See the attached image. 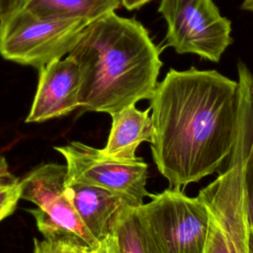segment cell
<instances>
[{
	"label": "cell",
	"instance_id": "cell-1",
	"mask_svg": "<svg viewBox=\"0 0 253 253\" xmlns=\"http://www.w3.org/2000/svg\"><path fill=\"white\" fill-rule=\"evenodd\" d=\"M151 153L170 188L214 173L236 142L240 90L216 70L170 69L151 97Z\"/></svg>",
	"mask_w": 253,
	"mask_h": 253
},
{
	"label": "cell",
	"instance_id": "cell-2",
	"mask_svg": "<svg viewBox=\"0 0 253 253\" xmlns=\"http://www.w3.org/2000/svg\"><path fill=\"white\" fill-rule=\"evenodd\" d=\"M68 55L80 71V108L109 115L150 100L162 66L143 25L115 12L92 21Z\"/></svg>",
	"mask_w": 253,
	"mask_h": 253
},
{
	"label": "cell",
	"instance_id": "cell-3",
	"mask_svg": "<svg viewBox=\"0 0 253 253\" xmlns=\"http://www.w3.org/2000/svg\"><path fill=\"white\" fill-rule=\"evenodd\" d=\"M90 23L83 18L41 17L19 9L0 20V55L40 70L69 54Z\"/></svg>",
	"mask_w": 253,
	"mask_h": 253
},
{
	"label": "cell",
	"instance_id": "cell-4",
	"mask_svg": "<svg viewBox=\"0 0 253 253\" xmlns=\"http://www.w3.org/2000/svg\"><path fill=\"white\" fill-rule=\"evenodd\" d=\"M66 165L42 163L21 182V199L34 203L29 210L43 238L65 239L96 250L100 243L80 219L66 194Z\"/></svg>",
	"mask_w": 253,
	"mask_h": 253
},
{
	"label": "cell",
	"instance_id": "cell-5",
	"mask_svg": "<svg viewBox=\"0 0 253 253\" xmlns=\"http://www.w3.org/2000/svg\"><path fill=\"white\" fill-rule=\"evenodd\" d=\"M158 12L167 24L165 45L217 62L231 44V22L213 0H160Z\"/></svg>",
	"mask_w": 253,
	"mask_h": 253
},
{
	"label": "cell",
	"instance_id": "cell-6",
	"mask_svg": "<svg viewBox=\"0 0 253 253\" xmlns=\"http://www.w3.org/2000/svg\"><path fill=\"white\" fill-rule=\"evenodd\" d=\"M151 201L138 207L155 240L164 253H205L210 213L197 196L169 188L150 195Z\"/></svg>",
	"mask_w": 253,
	"mask_h": 253
},
{
	"label": "cell",
	"instance_id": "cell-7",
	"mask_svg": "<svg viewBox=\"0 0 253 253\" xmlns=\"http://www.w3.org/2000/svg\"><path fill=\"white\" fill-rule=\"evenodd\" d=\"M65 159L66 185L83 184L106 189L124 198L131 207H140L145 197L148 165L141 157L125 160L106 154L80 141L54 146Z\"/></svg>",
	"mask_w": 253,
	"mask_h": 253
},
{
	"label": "cell",
	"instance_id": "cell-8",
	"mask_svg": "<svg viewBox=\"0 0 253 253\" xmlns=\"http://www.w3.org/2000/svg\"><path fill=\"white\" fill-rule=\"evenodd\" d=\"M80 71L75 59L53 60L39 70V83L26 123H42L80 108Z\"/></svg>",
	"mask_w": 253,
	"mask_h": 253
},
{
	"label": "cell",
	"instance_id": "cell-9",
	"mask_svg": "<svg viewBox=\"0 0 253 253\" xmlns=\"http://www.w3.org/2000/svg\"><path fill=\"white\" fill-rule=\"evenodd\" d=\"M66 194L80 219L99 243L112 234L118 213L128 205L121 196L96 186L66 185Z\"/></svg>",
	"mask_w": 253,
	"mask_h": 253
},
{
	"label": "cell",
	"instance_id": "cell-10",
	"mask_svg": "<svg viewBox=\"0 0 253 253\" xmlns=\"http://www.w3.org/2000/svg\"><path fill=\"white\" fill-rule=\"evenodd\" d=\"M149 112L150 108L140 111L132 105L112 114V126L103 151L118 159H134L140 143H151L153 138V125Z\"/></svg>",
	"mask_w": 253,
	"mask_h": 253
},
{
	"label": "cell",
	"instance_id": "cell-11",
	"mask_svg": "<svg viewBox=\"0 0 253 253\" xmlns=\"http://www.w3.org/2000/svg\"><path fill=\"white\" fill-rule=\"evenodd\" d=\"M112 234L118 253H164L138 207L126 205L122 208L114 222Z\"/></svg>",
	"mask_w": 253,
	"mask_h": 253
},
{
	"label": "cell",
	"instance_id": "cell-12",
	"mask_svg": "<svg viewBox=\"0 0 253 253\" xmlns=\"http://www.w3.org/2000/svg\"><path fill=\"white\" fill-rule=\"evenodd\" d=\"M122 0H27L26 8L46 18H83L90 22L115 12Z\"/></svg>",
	"mask_w": 253,
	"mask_h": 253
},
{
	"label": "cell",
	"instance_id": "cell-13",
	"mask_svg": "<svg viewBox=\"0 0 253 253\" xmlns=\"http://www.w3.org/2000/svg\"><path fill=\"white\" fill-rule=\"evenodd\" d=\"M21 200V182L0 154V221L12 214Z\"/></svg>",
	"mask_w": 253,
	"mask_h": 253
},
{
	"label": "cell",
	"instance_id": "cell-14",
	"mask_svg": "<svg viewBox=\"0 0 253 253\" xmlns=\"http://www.w3.org/2000/svg\"><path fill=\"white\" fill-rule=\"evenodd\" d=\"M33 253H95V250L65 239H35Z\"/></svg>",
	"mask_w": 253,
	"mask_h": 253
},
{
	"label": "cell",
	"instance_id": "cell-15",
	"mask_svg": "<svg viewBox=\"0 0 253 253\" xmlns=\"http://www.w3.org/2000/svg\"><path fill=\"white\" fill-rule=\"evenodd\" d=\"M244 186L247 201L249 226L253 227V136L244 162Z\"/></svg>",
	"mask_w": 253,
	"mask_h": 253
},
{
	"label": "cell",
	"instance_id": "cell-16",
	"mask_svg": "<svg viewBox=\"0 0 253 253\" xmlns=\"http://www.w3.org/2000/svg\"><path fill=\"white\" fill-rule=\"evenodd\" d=\"M27 0H0V20L22 9Z\"/></svg>",
	"mask_w": 253,
	"mask_h": 253
},
{
	"label": "cell",
	"instance_id": "cell-17",
	"mask_svg": "<svg viewBox=\"0 0 253 253\" xmlns=\"http://www.w3.org/2000/svg\"><path fill=\"white\" fill-rule=\"evenodd\" d=\"M95 253H118L117 245L113 234L108 236L100 243L99 247L95 250Z\"/></svg>",
	"mask_w": 253,
	"mask_h": 253
},
{
	"label": "cell",
	"instance_id": "cell-18",
	"mask_svg": "<svg viewBox=\"0 0 253 253\" xmlns=\"http://www.w3.org/2000/svg\"><path fill=\"white\" fill-rule=\"evenodd\" d=\"M149 1L150 0H122V4L126 10L132 11V10L139 9Z\"/></svg>",
	"mask_w": 253,
	"mask_h": 253
},
{
	"label": "cell",
	"instance_id": "cell-19",
	"mask_svg": "<svg viewBox=\"0 0 253 253\" xmlns=\"http://www.w3.org/2000/svg\"><path fill=\"white\" fill-rule=\"evenodd\" d=\"M247 252L253 253V227L249 226L247 236Z\"/></svg>",
	"mask_w": 253,
	"mask_h": 253
},
{
	"label": "cell",
	"instance_id": "cell-20",
	"mask_svg": "<svg viewBox=\"0 0 253 253\" xmlns=\"http://www.w3.org/2000/svg\"><path fill=\"white\" fill-rule=\"evenodd\" d=\"M241 9L253 13V0H243L241 3Z\"/></svg>",
	"mask_w": 253,
	"mask_h": 253
}]
</instances>
